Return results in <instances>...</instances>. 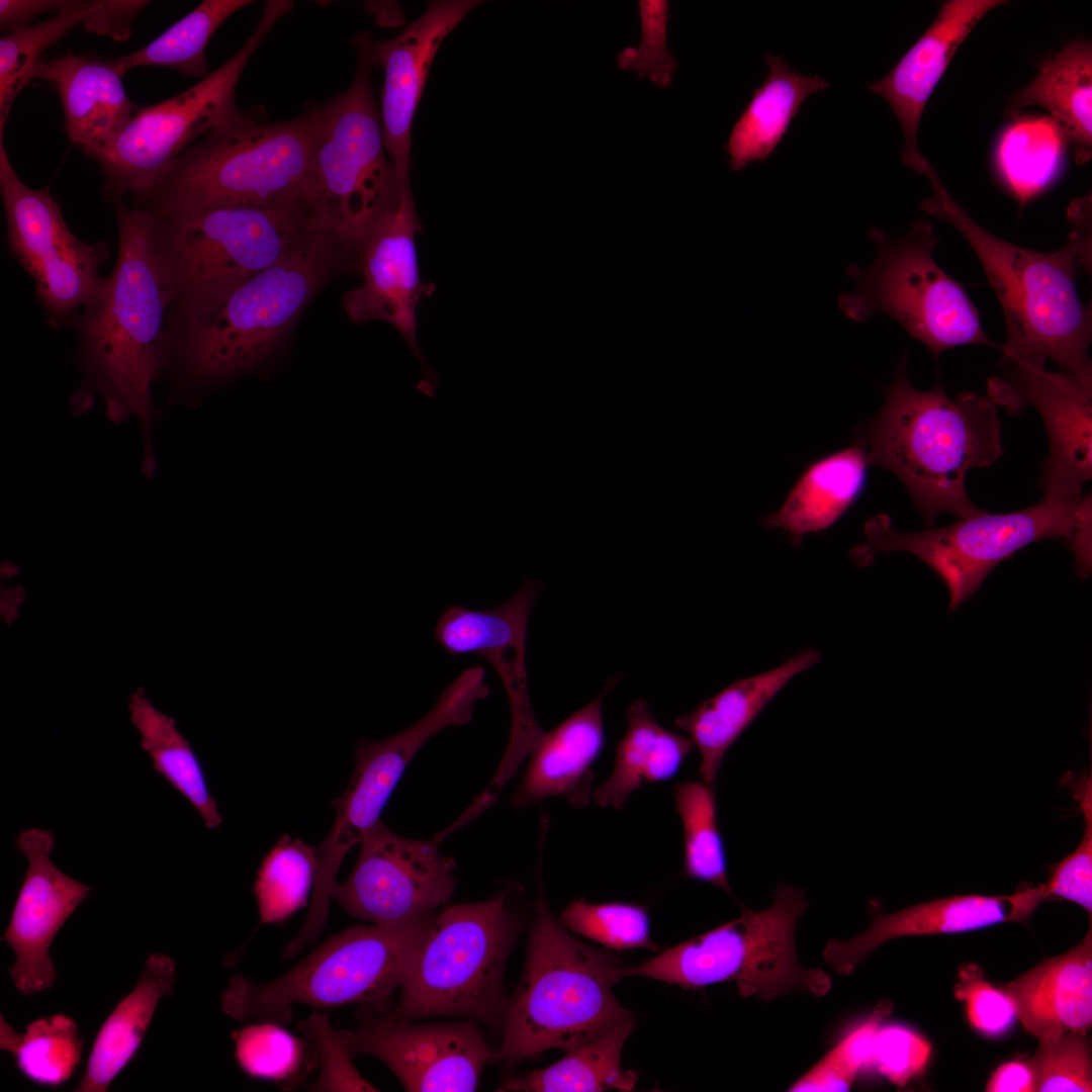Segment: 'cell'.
<instances>
[{
	"label": "cell",
	"mask_w": 1092,
	"mask_h": 1092,
	"mask_svg": "<svg viewBox=\"0 0 1092 1092\" xmlns=\"http://www.w3.org/2000/svg\"><path fill=\"white\" fill-rule=\"evenodd\" d=\"M559 923L609 948L656 949L650 938L648 913L641 905L623 902L594 904L577 899L565 907Z\"/></svg>",
	"instance_id": "f6af8a7d"
},
{
	"label": "cell",
	"mask_w": 1092,
	"mask_h": 1092,
	"mask_svg": "<svg viewBox=\"0 0 1092 1092\" xmlns=\"http://www.w3.org/2000/svg\"><path fill=\"white\" fill-rule=\"evenodd\" d=\"M434 915L393 926L350 927L266 983L237 974L222 992V1011L238 1021L283 1024L295 1005L314 1010L346 1004L379 1007L404 982Z\"/></svg>",
	"instance_id": "9c48e42d"
},
{
	"label": "cell",
	"mask_w": 1092,
	"mask_h": 1092,
	"mask_svg": "<svg viewBox=\"0 0 1092 1092\" xmlns=\"http://www.w3.org/2000/svg\"><path fill=\"white\" fill-rule=\"evenodd\" d=\"M617 681L618 677L611 678L594 701L544 732L513 794L511 803L515 808L552 797H561L576 808L590 803L594 765L606 740L603 701Z\"/></svg>",
	"instance_id": "484cf974"
},
{
	"label": "cell",
	"mask_w": 1092,
	"mask_h": 1092,
	"mask_svg": "<svg viewBox=\"0 0 1092 1092\" xmlns=\"http://www.w3.org/2000/svg\"><path fill=\"white\" fill-rule=\"evenodd\" d=\"M481 1H431L424 13L394 38L370 41L384 83L380 115L384 145L398 185H411L412 125L432 62L445 37Z\"/></svg>",
	"instance_id": "603a6c76"
},
{
	"label": "cell",
	"mask_w": 1092,
	"mask_h": 1092,
	"mask_svg": "<svg viewBox=\"0 0 1092 1092\" xmlns=\"http://www.w3.org/2000/svg\"><path fill=\"white\" fill-rule=\"evenodd\" d=\"M154 215L157 253L173 303L207 296L251 277L322 228L306 200Z\"/></svg>",
	"instance_id": "7c38bea8"
},
{
	"label": "cell",
	"mask_w": 1092,
	"mask_h": 1092,
	"mask_svg": "<svg viewBox=\"0 0 1092 1092\" xmlns=\"http://www.w3.org/2000/svg\"><path fill=\"white\" fill-rule=\"evenodd\" d=\"M1038 887L1012 895H956L915 904L892 914L872 911L870 925L848 939L826 943L824 961L838 974L849 975L885 942L904 936L965 932L994 924L1024 922L1042 902Z\"/></svg>",
	"instance_id": "d4e9b609"
},
{
	"label": "cell",
	"mask_w": 1092,
	"mask_h": 1092,
	"mask_svg": "<svg viewBox=\"0 0 1092 1092\" xmlns=\"http://www.w3.org/2000/svg\"><path fill=\"white\" fill-rule=\"evenodd\" d=\"M473 712L471 695L458 685H448L434 707L408 728L383 740L359 741L351 780L344 794L334 802V823L317 849L318 868L312 898L297 931L302 941H313L327 925L336 877L344 858L380 821L387 801L413 757L439 732L469 723Z\"/></svg>",
	"instance_id": "9a60e30c"
},
{
	"label": "cell",
	"mask_w": 1092,
	"mask_h": 1092,
	"mask_svg": "<svg viewBox=\"0 0 1092 1092\" xmlns=\"http://www.w3.org/2000/svg\"><path fill=\"white\" fill-rule=\"evenodd\" d=\"M634 1025L633 1018L623 1021L605 1035L567 1051L551 1066L506 1080L496 1091H631L638 1075L622 1068L621 1055Z\"/></svg>",
	"instance_id": "e575fe53"
},
{
	"label": "cell",
	"mask_w": 1092,
	"mask_h": 1092,
	"mask_svg": "<svg viewBox=\"0 0 1092 1092\" xmlns=\"http://www.w3.org/2000/svg\"><path fill=\"white\" fill-rule=\"evenodd\" d=\"M869 234L875 256L864 268L850 267L855 286L839 300L849 318L866 322L878 313L890 315L936 360L942 352L965 345L1001 351L1002 345L985 333L964 287L934 260L938 239L930 222L918 219L897 236L877 228Z\"/></svg>",
	"instance_id": "4fadbf2b"
},
{
	"label": "cell",
	"mask_w": 1092,
	"mask_h": 1092,
	"mask_svg": "<svg viewBox=\"0 0 1092 1092\" xmlns=\"http://www.w3.org/2000/svg\"><path fill=\"white\" fill-rule=\"evenodd\" d=\"M130 721L141 735V747L154 769L200 814L208 829L218 828L222 818L211 797L201 763L189 741L176 727V720L157 709L144 690L130 696Z\"/></svg>",
	"instance_id": "d590c367"
},
{
	"label": "cell",
	"mask_w": 1092,
	"mask_h": 1092,
	"mask_svg": "<svg viewBox=\"0 0 1092 1092\" xmlns=\"http://www.w3.org/2000/svg\"><path fill=\"white\" fill-rule=\"evenodd\" d=\"M421 232L412 187H399L397 206L372 230L359 252L362 284L346 292L342 304L352 322L382 321L399 332L423 370L417 388L432 397L439 376L417 341V308L435 289L420 274L416 237Z\"/></svg>",
	"instance_id": "44dd1931"
},
{
	"label": "cell",
	"mask_w": 1092,
	"mask_h": 1092,
	"mask_svg": "<svg viewBox=\"0 0 1092 1092\" xmlns=\"http://www.w3.org/2000/svg\"><path fill=\"white\" fill-rule=\"evenodd\" d=\"M317 868L314 847L288 835L279 838L264 857L254 885L260 922H283L306 906Z\"/></svg>",
	"instance_id": "60d3db41"
},
{
	"label": "cell",
	"mask_w": 1092,
	"mask_h": 1092,
	"mask_svg": "<svg viewBox=\"0 0 1092 1092\" xmlns=\"http://www.w3.org/2000/svg\"><path fill=\"white\" fill-rule=\"evenodd\" d=\"M541 584L524 580L503 604L489 609L454 605L439 618L436 642L451 655L476 654L495 669L511 708V732L500 767L488 785L499 792L544 734L530 700L526 661L530 614Z\"/></svg>",
	"instance_id": "ac0fdd59"
},
{
	"label": "cell",
	"mask_w": 1092,
	"mask_h": 1092,
	"mask_svg": "<svg viewBox=\"0 0 1092 1092\" xmlns=\"http://www.w3.org/2000/svg\"><path fill=\"white\" fill-rule=\"evenodd\" d=\"M357 861L333 898L351 916L383 926L435 912L453 895L455 862L436 841L410 839L378 821L361 839Z\"/></svg>",
	"instance_id": "e0dca14e"
},
{
	"label": "cell",
	"mask_w": 1092,
	"mask_h": 1092,
	"mask_svg": "<svg viewBox=\"0 0 1092 1092\" xmlns=\"http://www.w3.org/2000/svg\"><path fill=\"white\" fill-rule=\"evenodd\" d=\"M673 799L682 825L685 876L733 896L713 784L703 780L678 783Z\"/></svg>",
	"instance_id": "ab89813d"
},
{
	"label": "cell",
	"mask_w": 1092,
	"mask_h": 1092,
	"mask_svg": "<svg viewBox=\"0 0 1092 1092\" xmlns=\"http://www.w3.org/2000/svg\"><path fill=\"white\" fill-rule=\"evenodd\" d=\"M250 0H204L147 46L110 59L124 75L142 66H164L188 77L204 79L208 70L205 50L217 28Z\"/></svg>",
	"instance_id": "74e56055"
},
{
	"label": "cell",
	"mask_w": 1092,
	"mask_h": 1092,
	"mask_svg": "<svg viewBox=\"0 0 1092 1092\" xmlns=\"http://www.w3.org/2000/svg\"><path fill=\"white\" fill-rule=\"evenodd\" d=\"M986 1091L1031 1092L1033 1075L1027 1063L1013 1061L1000 1066L991 1076Z\"/></svg>",
	"instance_id": "11a10c76"
},
{
	"label": "cell",
	"mask_w": 1092,
	"mask_h": 1092,
	"mask_svg": "<svg viewBox=\"0 0 1092 1092\" xmlns=\"http://www.w3.org/2000/svg\"><path fill=\"white\" fill-rule=\"evenodd\" d=\"M869 467L867 452L857 441L815 460L796 480L782 506L762 524L782 529L794 545L808 534L826 531L859 497Z\"/></svg>",
	"instance_id": "f546056e"
},
{
	"label": "cell",
	"mask_w": 1092,
	"mask_h": 1092,
	"mask_svg": "<svg viewBox=\"0 0 1092 1092\" xmlns=\"http://www.w3.org/2000/svg\"><path fill=\"white\" fill-rule=\"evenodd\" d=\"M626 720L612 772L594 791L593 799L601 807L621 810L638 789L672 779L694 746L688 735L661 726L645 700L628 707Z\"/></svg>",
	"instance_id": "1f68e13d"
},
{
	"label": "cell",
	"mask_w": 1092,
	"mask_h": 1092,
	"mask_svg": "<svg viewBox=\"0 0 1092 1092\" xmlns=\"http://www.w3.org/2000/svg\"><path fill=\"white\" fill-rule=\"evenodd\" d=\"M1092 46L1085 39L1070 42L1042 63L1035 78L1009 102L1015 111L1029 105L1045 108L1075 159L1083 164L1092 149Z\"/></svg>",
	"instance_id": "836d02e7"
},
{
	"label": "cell",
	"mask_w": 1092,
	"mask_h": 1092,
	"mask_svg": "<svg viewBox=\"0 0 1092 1092\" xmlns=\"http://www.w3.org/2000/svg\"><path fill=\"white\" fill-rule=\"evenodd\" d=\"M232 1037L239 1067L254 1078L288 1086L310 1066L308 1041L296 1037L280 1023L252 1021Z\"/></svg>",
	"instance_id": "7bdbcfd3"
},
{
	"label": "cell",
	"mask_w": 1092,
	"mask_h": 1092,
	"mask_svg": "<svg viewBox=\"0 0 1092 1092\" xmlns=\"http://www.w3.org/2000/svg\"><path fill=\"white\" fill-rule=\"evenodd\" d=\"M1 1049L9 1052L19 1072L29 1081L58 1087L71 1079L83 1054V1038L76 1021L59 1013L39 1017L14 1030L1 1016Z\"/></svg>",
	"instance_id": "f35d334b"
},
{
	"label": "cell",
	"mask_w": 1092,
	"mask_h": 1092,
	"mask_svg": "<svg viewBox=\"0 0 1092 1092\" xmlns=\"http://www.w3.org/2000/svg\"><path fill=\"white\" fill-rule=\"evenodd\" d=\"M1036 1092H1090L1092 1090L1091 1049L1085 1033L1069 1031L1039 1040L1027 1063Z\"/></svg>",
	"instance_id": "bcb514c9"
},
{
	"label": "cell",
	"mask_w": 1092,
	"mask_h": 1092,
	"mask_svg": "<svg viewBox=\"0 0 1092 1092\" xmlns=\"http://www.w3.org/2000/svg\"><path fill=\"white\" fill-rule=\"evenodd\" d=\"M954 994L966 1003L970 1024L988 1037H997L1013 1025L1014 1006L1003 990L987 982L977 966L961 970Z\"/></svg>",
	"instance_id": "f907efd6"
},
{
	"label": "cell",
	"mask_w": 1092,
	"mask_h": 1092,
	"mask_svg": "<svg viewBox=\"0 0 1092 1092\" xmlns=\"http://www.w3.org/2000/svg\"><path fill=\"white\" fill-rule=\"evenodd\" d=\"M175 974L171 957L153 952L148 958L135 987L100 1026L77 1092L108 1090L140 1049L158 1003L172 993Z\"/></svg>",
	"instance_id": "4dcf8cb0"
},
{
	"label": "cell",
	"mask_w": 1092,
	"mask_h": 1092,
	"mask_svg": "<svg viewBox=\"0 0 1092 1092\" xmlns=\"http://www.w3.org/2000/svg\"><path fill=\"white\" fill-rule=\"evenodd\" d=\"M298 1028L311 1043L320 1064L318 1075L308 1086L309 1091H378L355 1068L340 1030L332 1026L326 1014L314 1010Z\"/></svg>",
	"instance_id": "c3c4849f"
},
{
	"label": "cell",
	"mask_w": 1092,
	"mask_h": 1092,
	"mask_svg": "<svg viewBox=\"0 0 1092 1092\" xmlns=\"http://www.w3.org/2000/svg\"><path fill=\"white\" fill-rule=\"evenodd\" d=\"M1092 927L1065 953L1045 959L1002 989L1038 1041L1092 1023Z\"/></svg>",
	"instance_id": "83f0119b"
},
{
	"label": "cell",
	"mask_w": 1092,
	"mask_h": 1092,
	"mask_svg": "<svg viewBox=\"0 0 1092 1092\" xmlns=\"http://www.w3.org/2000/svg\"><path fill=\"white\" fill-rule=\"evenodd\" d=\"M339 246L317 228L274 265L169 311V361L186 387H211L272 358L329 277Z\"/></svg>",
	"instance_id": "3957f363"
},
{
	"label": "cell",
	"mask_w": 1092,
	"mask_h": 1092,
	"mask_svg": "<svg viewBox=\"0 0 1092 1092\" xmlns=\"http://www.w3.org/2000/svg\"><path fill=\"white\" fill-rule=\"evenodd\" d=\"M294 6L270 0L246 42L222 66L186 91L139 108L113 143L95 160L104 173V192L113 201L132 194L145 204L169 164L211 129L244 114L235 90L253 54Z\"/></svg>",
	"instance_id": "5bb4252c"
},
{
	"label": "cell",
	"mask_w": 1092,
	"mask_h": 1092,
	"mask_svg": "<svg viewBox=\"0 0 1092 1092\" xmlns=\"http://www.w3.org/2000/svg\"><path fill=\"white\" fill-rule=\"evenodd\" d=\"M1001 0H948L918 40L895 67L868 88L884 98L895 112L904 138L902 160L924 174L930 167L917 146L925 105L957 50L977 23Z\"/></svg>",
	"instance_id": "cb8c5ba5"
},
{
	"label": "cell",
	"mask_w": 1092,
	"mask_h": 1092,
	"mask_svg": "<svg viewBox=\"0 0 1092 1092\" xmlns=\"http://www.w3.org/2000/svg\"><path fill=\"white\" fill-rule=\"evenodd\" d=\"M371 36L352 39L358 62L349 89L323 105L310 171L320 224L340 248L360 252L372 230L398 204L396 170L386 157L371 73Z\"/></svg>",
	"instance_id": "30bf717a"
},
{
	"label": "cell",
	"mask_w": 1092,
	"mask_h": 1092,
	"mask_svg": "<svg viewBox=\"0 0 1092 1092\" xmlns=\"http://www.w3.org/2000/svg\"><path fill=\"white\" fill-rule=\"evenodd\" d=\"M54 846L53 832L36 827L23 830L16 839L28 866L2 939L15 953L9 975L24 995L43 992L55 984L50 947L90 891L52 861Z\"/></svg>",
	"instance_id": "7402d4cb"
},
{
	"label": "cell",
	"mask_w": 1092,
	"mask_h": 1092,
	"mask_svg": "<svg viewBox=\"0 0 1092 1092\" xmlns=\"http://www.w3.org/2000/svg\"><path fill=\"white\" fill-rule=\"evenodd\" d=\"M1091 494L1043 495L1036 504L1007 514H982L914 533L897 531L885 514L870 518L866 541L850 551L852 561L869 566L880 553L908 552L944 582L949 609L957 610L1003 560L1044 539H1064L1076 558V572H1091Z\"/></svg>",
	"instance_id": "ba28073f"
},
{
	"label": "cell",
	"mask_w": 1092,
	"mask_h": 1092,
	"mask_svg": "<svg viewBox=\"0 0 1092 1092\" xmlns=\"http://www.w3.org/2000/svg\"><path fill=\"white\" fill-rule=\"evenodd\" d=\"M820 660V652L809 648L770 670L735 680L674 720L700 752L703 781H716L732 744L796 675Z\"/></svg>",
	"instance_id": "f1b7e54d"
},
{
	"label": "cell",
	"mask_w": 1092,
	"mask_h": 1092,
	"mask_svg": "<svg viewBox=\"0 0 1092 1092\" xmlns=\"http://www.w3.org/2000/svg\"><path fill=\"white\" fill-rule=\"evenodd\" d=\"M642 36L637 48H626L618 55V65L623 70L636 71L640 78L647 77L659 87L668 86L677 68L676 60L666 46L668 2L665 0L639 1Z\"/></svg>",
	"instance_id": "681fc988"
},
{
	"label": "cell",
	"mask_w": 1092,
	"mask_h": 1092,
	"mask_svg": "<svg viewBox=\"0 0 1092 1092\" xmlns=\"http://www.w3.org/2000/svg\"><path fill=\"white\" fill-rule=\"evenodd\" d=\"M322 120L323 105L273 122L244 112L179 154L144 205L156 215H173L226 205L311 203V162Z\"/></svg>",
	"instance_id": "5b68a950"
},
{
	"label": "cell",
	"mask_w": 1092,
	"mask_h": 1092,
	"mask_svg": "<svg viewBox=\"0 0 1092 1092\" xmlns=\"http://www.w3.org/2000/svg\"><path fill=\"white\" fill-rule=\"evenodd\" d=\"M892 1008L891 1001H882L868 1018L846 1033L788 1091H848L859 1071L872 1066L877 1031Z\"/></svg>",
	"instance_id": "ee69618b"
},
{
	"label": "cell",
	"mask_w": 1092,
	"mask_h": 1092,
	"mask_svg": "<svg viewBox=\"0 0 1092 1092\" xmlns=\"http://www.w3.org/2000/svg\"><path fill=\"white\" fill-rule=\"evenodd\" d=\"M340 1033L352 1057L378 1059L411 1092L474 1091L484 1067L496 1061L470 1019L416 1023L365 1014Z\"/></svg>",
	"instance_id": "d6986e66"
},
{
	"label": "cell",
	"mask_w": 1092,
	"mask_h": 1092,
	"mask_svg": "<svg viewBox=\"0 0 1092 1092\" xmlns=\"http://www.w3.org/2000/svg\"><path fill=\"white\" fill-rule=\"evenodd\" d=\"M122 77L110 59H89L70 51L41 60L32 74V80L55 86L69 139L93 159L113 143L139 110L126 94Z\"/></svg>",
	"instance_id": "4316f807"
},
{
	"label": "cell",
	"mask_w": 1092,
	"mask_h": 1092,
	"mask_svg": "<svg viewBox=\"0 0 1092 1092\" xmlns=\"http://www.w3.org/2000/svg\"><path fill=\"white\" fill-rule=\"evenodd\" d=\"M93 1L70 0L49 19L3 35L0 38V140L11 107L21 90L32 80L41 54L61 40L74 26L82 24Z\"/></svg>",
	"instance_id": "b9f144b4"
},
{
	"label": "cell",
	"mask_w": 1092,
	"mask_h": 1092,
	"mask_svg": "<svg viewBox=\"0 0 1092 1092\" xmlns=\"http://www.w3.org/2000/svg\"><path fill=\"white\" fill-rule=\"evenodd\" d=\"M617 959L570 935L539 895L496 1061L514 1066L547 1050L567 1052L633 1018L612 992Z\"/></svg>",
	"instance_id": "8992f818"
},
{
	"label": "cell",
	"mask_w": 1092,
	"mask_h": 1092,
	"mask_svg": "<svg viewBox=\"0 0 1092 1092\" xmlns=\"http://www.w3.org/2000/svg\"><path fill=\"white\" fill-rule=\"evenodd\" d=\"M148 4L144 0L93 1L82 25L89 32L123 41L131 33L133 19Z\"/></svg>",
	"instance_id": "f5cc1de1"
},
{
	"label": "cell",
	"mask_w": 1092,
	"mask_h": 1092,
	"mask_svg": "<svg viewBox=\"0 0 1092 1092\" xmlns=\"http://www.w3.org/2000/svg\"><path fill=\"white\" fill-rule=\"evenodd\" d=\"M1065 143L1059 127L1046 117L1020 118L1002 132L996 150L997 172L1021 205L1054 183Z\"/></svg>",
	"instance_id": "8d00e7d4"
},
{
	"label": "cell",
	"mask_w": 1092,
	"mask_h": 1092,
	"mask_svg": "<svg viewBox=\"0 0 1092 1092\" xmlns=\"http://www.w3.org/2000/svg\"><path fill=\"white\" fill-rule=\"evenodd\" d=\"M931 1056V1044L916 1031L902 1025L880 1026L873 1062L880 1074L899 1087L922 1074Z\"/></svg>",
	"instance_id": "816d5d0a"
},
{
	"label": "cell",
	"mask_w": 1092,
	"mask_h": 1092,
	"mask_svg": "<svg viewBox=\"0 0 1092 1092\" xmlns=\"http://www.w3.org/2000/svg\"><path fill=\"white\" fill-rule=\"evenodd\" d=\"M70 0H0V27L9 33L29 26V22L47 11H60Z\"/></svg>",
	"instance_id": "db71d44e"
},
{
	"label": "cell",
	"mask_w": 1092,
	"mask_h": 1092,
	"mask_svg": "<svg viewBox=\"0 0 1092 1092\" xmlns=\"http://www.w3.org/2000/svg\"><path fill=\"white\" fill-rule=\"evenodd\" d=\"M924 175L933 193L921 201L920 209L962 235L1001 305L1007 337L1002 360H1052L1092 387L1091 305L1082 303L1076 286L1079 273L1091 271L1090 194L1069 207L1073 230L1067 243L1057 251L1039 252L994 236L952 198L932 167Z\"/></svg>",
	"instance_id": "7a4b0ae2"
},
{
	"label": "cell",
	"mask_w": 1092,
	"mask_h": 1092,
	"mask_svg": "<svg viewBox=\"0 0 1092 1092\" xmlns=\"http://www.w3.org/2000/svg\"><path fill=\"white\" fill-rule=\"evenodd\" d=\"M1084 817V834L1077 848L1056 864L1049 882L1040 885L1045 899L1056 896L1092 911V780L1069 774L1063 779Z\"/></svg>",
	"instance_id": "7dc6e473"
},
{
	"label": "cell",
	"mask_w": 1092,
	"mask_h": 1092,
	"mask_svg": "<svg viewBox=\"0 0 1092 1092\" xmlns=\"http://www.w3.org/2000/svg\"><path fill=\"white\" fill-rule=\"evenodd\" d=\"M0 190L12 256L34 282L35 294L53 326L71 321L95 298L109 250L88 244L69 230L48 188L25 185L0 140Z\"/></svg>",
	"instance_id": "2e32d148"
},
{
	"label": "cell",
	"mask_w": 1092,
	"mask_h": 1092,
	"mask_svg": "<svg viewBox=\"0 0 1092 1092\" xmlns=\"http://www.w3.org/2000/svg\"><path fill=\"white\" fill-rule=\"evenodd\" d=\"M521 921L511 892L435 913L385 1016L415 1021L461 1017L504 1030L509 999L504 972Z\"/></svg>",
	"instance_id": "52a82bcc"
},
{
	"label": "cell",
	"mask_w": 1092,
	"mask_h": 1092,
	"mask_svg": "<svg viewBox=\"0 0 1092 1092\" xmlns=\"http://www.w3.org/2000/svg\"><path fill=\"white\" fill-rule=\"evenodd\" d=\"M998 374L988 379L989 398L1009 414L1027 406L1041 417L1049 454L1041 464L1039 487L1045 496L1076 497L1091 479L1092 387L1045 363L1001 360Z\"/></svg>",
	"instance_id": "ffe728a7"
},
{
	"label": "cell",
	"mask_w": 1092,
	"mask_h": 1092,
	"mask_svg": "<svg viewBox=\"0 0 1092 1092\" xmlns=\"http://www.w3.org/2000/svg\"><path fill=\"white\" fill-rule=\"evenodd\" d=\"M855 441L864 448L870 466L883 467L901 480L927 526L942 513L960 519L984 513L968 496L966 477L1003 454L996 404L971 391L951 399L939 380L930 390L915 388L907 374V355L897 365L881 410Z\"/></svg>",
	"instance_id": "277c9868"
},
{
	"label": "cell",
	"mask_w": 1092,
	"mask_h": 1092,
	"mask_svg": "<svg viewBox=\"0 0 1092 1092\" xmlns=\"http://www.w3.org/2000/svg\"><path fill=\"white\" fill-rule=\"evenodd\" d=\"M808 907L802 889L781 884L769 907H742L739 918L669 947L637 966H620L619 980L645 977L682 988L733 982L744 997L770 1001L791 992L822 997L831 989L824 971L805 969L796 952V928Z\"/></svg>",
	"instance_id": "8fae6325"
},
{
	"label": "cell",
	"mask_w": 1092,
	"mask_h": 1092,
	"mask_svg": "<svg viewBox=\"0 0 1092 1092\" xmlns=\"http://www.w3.org/2000/svg\"><path fill=\"white\" fill-rule=\"evenodd\" d=\"M765 63L768 73L734 123L725 147L734 171L766 160L806 98L828 87L823 78L800 73L779 56L767 53Z\"/></svg>",
	"instance_id": "d6a6232c"
},
{
	"label": "cell",
	"mask_w": 1092,
	"mask_h": 1092,
	"mask_svg": "<svg viewBox=\"0 0 1092 1092\" xmlns=\"http://www.w3.org/2000/svg\"><path fill=\"white\" fill-rule=\"evenodd\" d=\"M113 204L118 231L114 267L102 277L92 302L70 321L83 374L70 402L80 415L98 395L114 424L134 416L143 436L142 471L151 478L157 468L152 435L159 416L152 387L168 367L173 294L157 253L153 211Z\"/></svg>",
	"instance_id": "6da1fadb"
}]
</instances>
